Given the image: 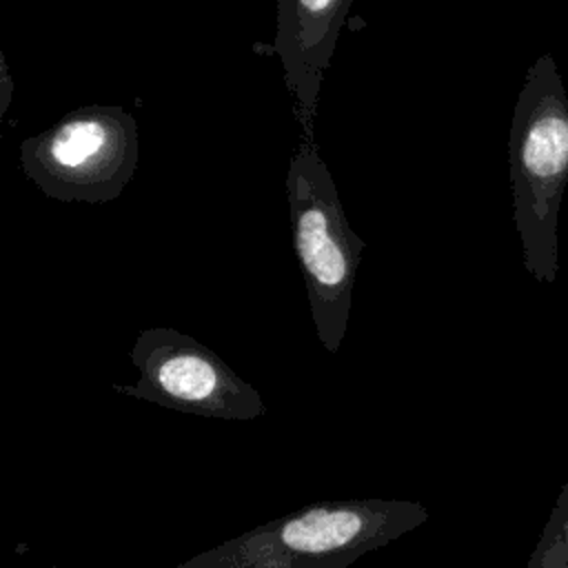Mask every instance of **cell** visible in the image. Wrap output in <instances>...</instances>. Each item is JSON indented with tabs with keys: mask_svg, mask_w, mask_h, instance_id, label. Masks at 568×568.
I'll return each mask as SVG.
<instances>
[{
	"mask_svg": "<svg viewBox=\"0 0 568 568\" xmlns=\"http://www.w3.org/2000/svg\"><path fill=\"white\" fill-rule=\"evenodd\" d=\"M0 87H2L0 89V118L4 120L7 109L11 104V98H13V89H16V82L11 78V71H9L4 53H0Z\"/></svg>",
	"mask_w": 568,
	"mask_h": 568,
	"instance_id": "ba28073f",
	"label": "cell"
},
{
	"mask_svg": "<svg viewBox=\"0 0 568 568\" xmlns=\"http://www.w3.org/2000/svg\"><path fill=\"white\" fill-rule=\"evenodd\" d=\"M513 222L524 266L544 284L559 275V206L568 186V93L550 53L526 71L508 133Z\"/></svg>",
	"mask_w": 568,
	"mask_h": 568,
	"instance_id": "6da1fadb",
	"label": "cell"
},
{
	"mask_svg": "<svg viewBox=\"0 0 568 568\" xmlns=\"http://www.w3.org/2000/svg\"><path fill=\"white\" fill-rule=\"evenodd\" d=\"M138 155L135 118L111 104L75 109L20 144V166L27 178L60 202L115 200L133 178Z\"/></svg>",
	"mask_w": 568,
	"mask_h": 568,
	"instance_id": "3957f363",
	"label": "cell"
},
{
	"mask_svg": "<svg viewBox=\"0 0 568 568\" xmlns=\"http://www.w3.org/2000/svg\"><path fill=\"white\" fill-rule=\"evenodd\" d=\"M293 251L322 344L337 351L353 302L364 240L351 229L335 180L315 142L304 140L286 171Z\"/></svg>",
	"mask_w": 568,
	"mask_h": 568,
	"instance_id": "7a4b0ae2",
	"label": "cell"
},
{
	"mask_svg": "<svg viewBox=\"0 0 568 568\" xmlns=\"http://www.w3.org/2000/svg\"><path fill=\"white\" fill-rule=\"evenodd\" d=\"M131 359L142 373L138 395L211 415H246L257 404L255 393L215 353L173 328L142 331Z\"/></svg>",
	"mask_w": 568,
	"mask_h": 568,
	"instance_id": "5b68a950",
	"label": "cell"
},
{
	"mask_svg": "<svg viewBox=\"0 0 568 568\" xmlns=\"http://www.w3.org/2000/svg\"><path fill=\"white\" fill-rule=\"evenodd\" d=\"M397 515L379 504H326L255 530L197 568H342L357 552L388 537Z\"/></svg>",
	"mask_w": 568,
	"mask_h": 568,
	"instance_id": "277c9868",
	"label": "cell"
},
{
	"mask_svg": "<svg viewBox=\"0 0 568 568\" xmlns=\"http://www.w3.org/2000/svg\"><path fill=\"white\" fill-rule=\"evenodd\" d=\"M351 4L353 0H277L273 51L284 67V82L308 142L324 71L331 67Z\"/></svg>",
	"mask_w": 568,
	"mask_h": 568,
	"instance_id": "8992f818",
	"label": "cell"
},
{
	"mask_svg": "<svg viewBox=\"0 0 568 568\" xmlns=\"http://www.w3.org/2000/svg\"><path fill=\"white\" fill-rule=\"evenodd\" d=\"M526 568H568V481L557 495Z\"/></svg>",
	"mask_w": 568,
	"mask_h": 568,
	"instance_id": "52a82bcc",
	"label": "cell"
}]
</instances>
